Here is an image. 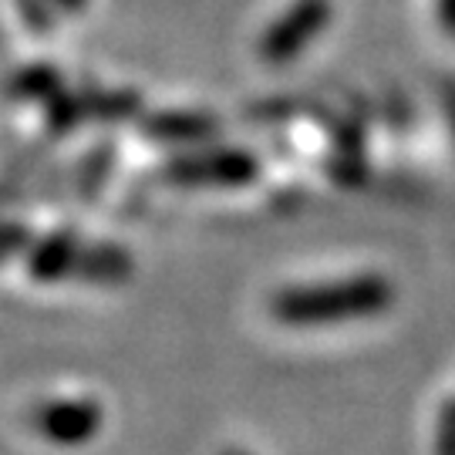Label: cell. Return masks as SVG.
I'll return each instance as SVG.
<instances>
[{
    "instance_id": "obj_1",
    "label": "cell",
    "mask_w": 455,
    "mask_h": 455,
    "mask_svg": "<svg viewBox=\"0 0 455 455\" xmlns=\"http://www.w3.org/2000/svg\"><path fill=\"white\" fill-rule=\"evenodd\" d=\"M395 300V287L385 276H351L338 283H310V287H287L270 300V314L276 321L293 327L338 324L385 314Z\"/></svg>"
},
{
    "instance_id": "obj_2",
    "label": "cell",
    "mask_w": 455,
    "mask_h": 455,
    "mask_svg": "<svg viewBox=\"0 0 455 455\" xmlns=\"http://www.w3.org/2000/svg\"><path fill=\"white\" fill-rule=\"evenodd\" d=\"M105 411L92 398H61L44 402L34 411V428L54 445H84L101 432Z\"/></svg>"
},
{
    "instance_id": "obj_3",
    "label": "cell",
    "mask_w": 455,
    "mask_h": 455,
    "mask_svg": "<svg viewBox=\"0 0 455 455\" xmlns=\"http://www.w3.org/2000/svg\"><path fill=\"white\" fill-rule=\"evenodd\" d=\"M257 159L243 152H220V156H203V159H180L163 172V180L180 182V186H243L257 180Z\"/></svg>"
},
{
    "instance_id": "obj_4",
    "label": "cell",
    "mask_w": 455,
    "mask_h": 455,
    "mask_svg": "<svg viewBox=\"0 0 455 455\" xmlns=\"http://www.w3.org/2000/svg\"><path fill=\"white\" fill-rule=\"evenodd\" d=\"M78 253H82V240L54 233L48 240L34 243V250L28 253V270L34 274V280H68L75 276Z\"/></svg>"
},
{
    "instance_id": "obj_5",
    "label": "cell",
    "mask_w": 455,
    "mask_h": 455,
    "mask_svg": "<svg viewBox=\"0 0 455 455\" xmlns=\"http://www.w3.org/2000/svg\"><path fill=\"white\" fill-rule=\"evenodd\" d=\"M75 276L92 280V283H122V280L132 276V257L118 246L82 243V253H78V263H75Z\"/></svg>"
},
{
    "instance_id": "obj_6",
    "label": "cell",
    "mask_w": 455,
    "mask_h": 455,
    "mask_svg": "<svg viewBox=\"0 0 455 455\" xmlns=\"http://www.w3.org/2000/svg\"><path fill=\"white\" fill-rule=\"evenodd\" d=\"M435 455H455V402H449V405H445V411H442Z\"/></svg>"
},
{
    "instance_id": "obj_7",
    "label": "cell",
    "mask_w": 455,
    "mask_h": 455,
    "mask_svg": "<svg viewBox=\"0 0 455 455\" xmlns=\"http://www.w3.org/2000/svg\"><path fill=\"white\" fill-rule=\"evenodd\" d=\"M24 243H28V233H24V229L11 227V223H0V260L11 257V253L20 250Z\"/></svg>"
},
{
    "instance_id": "obj_8",
    "label": "cell",
    "mask_w": 455,
    "mask_h": 455,
    "mask_svg": "<svg viewBox=\"0 0 455 455\" xmlns=\"http://www.w3.org/2000/svg\"><path fill=\"white\" fill-rule=\"evenodd\" d=\"M223 455H243V452H223Z\"/></svg>"
}]
</instances>
